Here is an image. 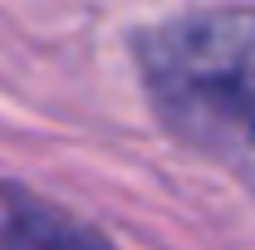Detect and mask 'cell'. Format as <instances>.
<instances>
[{"mask_svg":"<svg viewBox=\"0 0 255 250\" xmlns=\"http://www.w3.org/2000/svg\"><path fill=\"white\" fill-rule=\"evenodd\" d=\"M157 118L206 152L255 147V10L187 15L137 34Z\"/></svg>","mask_w":255,"mask_h":250,"instance_id":"obj_1","label":"cell"}]
</instances>
